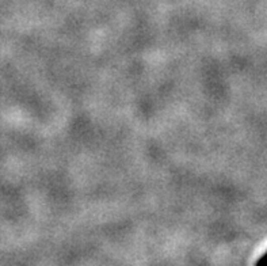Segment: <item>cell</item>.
<instances>
[{
  "instance_id": "6da1fadb",
  "label": "cell",
  "mask_w": 267,
  "mask_h": 266,
  "mask_svg": "<svg viewBox=\"0 0 267 266\" xmlns=\"http://www.w3.org/2000/svg\"><path fill=\"white\" fill-rule=\"evenodd\" d=\"M255 265H258V266H267V251H264V253H263L262 257L259 258L258 261L255 262Z\"/></svg>"
}]
</instances>
